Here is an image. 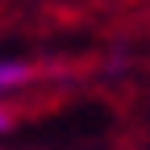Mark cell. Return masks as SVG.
<instances>
[{
	"label": "cell",
	"instance_id": "6da1fadb",
	"mask_svg": "<svg viewBox=\"0 0 150 150\" xmlns=\"http://www.w3.org/2000/svg\"><path fill=\"white\" fill-rule=\"evenodd\" d=\"M25 79H29L25 63H0V88H13V83H25Z\"/></svg>",
	"mask_w": 150,
	"mask_h": 150
},
{
	"label": "cell",
	"instance_id": "7a4b0ae2",
	"mask_svg": "<svg viewBox=\"0 0 150 150\" xmlns=\"http://www.w3.org/2000/svg\"><path fill=\"white\" fill-rule=\"evenodd\" d=\"M13 125V112H4V108H0V129H8Z\"/></svg>",
	"mask_w": 150,
	"mask_h": 150
}]
</instances>
